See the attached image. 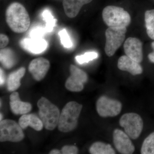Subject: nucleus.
<instances>
[{
    "label": "nucleus",
    "instance_id": "1",
    "mask_svg": "<svg viewBox=\"0 0 154 154\" xmlns=\"http://www.w3.org/2000/svg\"><path fill=\"white\" fill-rule=\"evenodd\" d=\"M6 20L14 32L22 33L27 31L30 25L29 14L25 7L20 3H12L6 11Z\"/></svg>",
    "mask_w": 154,
    "mask_h": 154
},
{
    "label": "nucleus",
    "instance_id": "2",
    "mask_svg": "<svg viewBox=\"0 0 154 154\" xmlns=\"http://www.w3.org/2000/svg\"><path fill=\"white\" fill-rule=\"evenodd\" d=\"M83 106L75 101L68 102L63 107L59 119L58 128L62 132H68L76 128Z\"/></svg>",
    "mask_w": 154,
    "mask_h": 154
},
{
    "label": "nucleus",
    "instance_id": "3",
    "mask_svg": "<svg viewBox=\"0 0 154 154\" xmlns=\"http://www.w3.org/2000/svg\"><path fill=\"white\" fill-rule=\"evenodd\" d=\"M39 118L45 129L52 131L58 125L60 112L58 108L48 99L42 97L37 102Z\"/></svg>",
    "mask_w": 154,
    "mask_h": 154
},
{
    "label": "nucleus",
    "instance_id": "4",
    "mask_svg": "<svg viewBox=\"0 0 154 154\" xmlns=\"http://www.w3.org/2000/svg\"><path fill=\"white\" fill-rule=\"evenodd\" d=\"M102 18L110 28H126L131 22L130 14L122 8L115 6L105 7L102 11Z\"/></svg>",
    "mask_w": 154,
    "mask_h": 154
},
{
    "label": "nucleus",
    "instance_id": "5",
    "mask_svg": "<svg viewBox=\"0 0 154 154\" xmlns=\"http://www.w3.org/2000/svg\"><path fill=\"white\" fill-rule=\"evenodd\" d=\"M119 123L124 128L125 133L133 140L137 139L143 129V120L137 113H128L123 114L119 119Z\"/></svg>",
    "mask_w": 154,
    "mask_h": 154
},
{
    "label": "nucleus",
    "instance_id": "6",
    "mask_svg": "<svg viewBox=\"0 0 154 154\" xmlns=\"http://www.w3.org/2000/svg\"><path fill=\"white\" fill-rule=\"evenodd\" d=\"M126 28H110L105 31V51L108 57H112L120 47L125 39Z\"/></svg>",
    "mask_w": 154,
    "mask_h": 154
},
{
    "label": "nucleus",
    "instance_id": "7",
    "mask_svg": "<svg viewBox=\"0 0 154 154\" xmlns=\"http://www.w3.org/2000/svg\"><path fill=\"white\" fill-rule=\"evenodd\" d=\"M22 128L16 122L5 119L0 122V141L18 142L25 137Z\"/></svg>",
    "mask_w": 154,
    "mask_h": 154
},
{
    "label": "nucleus",
    "instance_id": "8",
    "mask_svg": "<svg viewBox=\"0 0 154 154\" xmlns=\"http://www.w3.org/2000/svg\"><path fill=\"white\" fill-rule=\"evenodd\" d=\"M96 107L97 113L101 117H114L121 112L122 104L116 99L102 96L97 100Z\"/></svg>",
    "mask_w": 154,
    "mask_h": 154
},
{
    "label": "nucleus",
    "instance_id": "9",
    "mask_svg": "<svg viewBox=\"0 0 154 154\" xmlns=\"http://www.w3.org/2000/svg\"><path fill=\"white\" fill-rule=\"evenodd\" d=\"M70 72L71 75L66 82V88L72 92H79L82 91L84 84L88 82L87 73L73 65L70 66Z\"/></svg>",
    "mask_w": 154,
    "mask_h": 154
},
{
    "label": "nucleus",
    "instance_id": "10",
    "mask_svg": "<svg viewBox=\"0 0 154 154\" xmlns=\"http://www.w3.org/2000/svg\"><path fill=\"white\" fill-rule=\"evenodd\" d=\"M113 143L116 149L120 153L131 154L134 152L135 146L131 138L121 130H114L113 134Z\"/></svg>",
    "mask_w": 154,
    "mask_h": 154
},
{
    "label": "nucleus",
    "instance_id": "11",
    "mask_svg": "<svg viewBox=\"0 0 154 154\" xmlns=\"http://www.w3.org/2000/svg\"><path fill=\"white\" fill-rule=\"evenodd\" d=\"M125 53L126 55L140 63L143 60L142 42L140 39L134 37H129L124 44Z\"/></svg>",
    "mask_w": 154,
    "mask_h": 154
},
{
    "label": "nucleus",
    "instance_id": "12",
    "mask_svg": "<svg viewBox=\"0 0 154 154\" xmlns=\"http://www.w3.org/2000/svg\"><path fill=\"white\" fill-rule=\"evenodd\" d=\"M50 68L49 61L43 57H39L31 61L28 70L33 79L40 81L44 79Z\"/></svg>",
    "mask_w": 154,
    "mask_h": 154
},
{
    "label": "nucleus",
    "instance_id": "13",
    "mask_svg": "<svg viewBox=\"0 0 154 154\" xmlns=\"http://www.w3.org/2000/svg\"><path fill=\"white\" fill-rule=\"evenodd\" d=\"M25 50L31 53L38 54L44 51L47 47V42L42 38H25L20 42Z\"/></svg>",
    "mask_w": 154,
    "mask_h": 154
},
{
    "label": "nucleus",
    "instance_id": "14",
    "mask_svg": "<svg viewBox=\"0 0 154 154\" xmlns=\"http://www.w3.org/2000/svg\"><path fill=\"white\" fill-rule=\"evenodd\" d=\"M117 66L121 70L128 72L133 75L141 74L143 72V69L140 63L127 55L119 57Z\"/></svg>",
    "mask_w": 154,
    "mask_h": 154
},
{
    "label": "nucleus",
    "instance_id": "15",
    "mask_svg": "<svg viewBox=\"0 0 154 154\" xmlns=\"http://www.w3.org/2000/svg\"><path fill=\"white\" fill-rule=\"evenodd\" d=\"M10 105L12 112L16 115H24L32 109L30 103L21 101L17 92H14L10 96Z\"/></svg>",
    "mask_w": 154,
    "mask_h": 154
},
{
    "label": "nucleus",
    "instance_id": "16",
    "mask_svg": "<svg viewBox=\"0 0 154 154\" xmlns=\"http://www.w3.org/2000/svg\"><path fill=\"white\" fill-rule=\"evenodd\" d=\"M92 0H64L63 6L65 13L69 18L76 17L84 5L92 2Z\"/></svg>",
    "mask_w": 154,
    "mask_h": 154
},
{
    "label": "nucleus",
    "instance_id": "17",
    "mask_svg": "<svg viewBox=\"0 0 154 154\" xmlns=\"http://www.w3.org/2000/svg\"><path fill=\"white\" fill-rule=\"evenodd\" d=\"M19 124L22 129L30 126L37 131H40L44 126L40 118L34 114H24L20 117Z\"/></svg>",
    "mask_w": 154,
    "mask_h": 154
},
{
    "label": "nucleus",
    "instance_id": "18",
    "mask_svg": "<svg viewBox=\"0 0 154 154\" xmlns=\"http://www.w3.org/2000/svg\"><path fill=\"white\" fill-rule=\"evenodd\" d=\"M25 69L21 67L10 74L8 79V88L10 91H16L21 85L20 80L24 76Z\"/></svg>",
    "mask_w": 154,
    "mask_h": 154
},
{
    "label": "nucleus",
    "instance_id": "19",
    "mask_svg": "<svg viewBox=\"0 0 154 154\" xmlns=\"http://www.w3.org/2000/svg\"><path fill=\"white\" fill-rule=\"evenodd\" d=\"M89 152L92 154H116L112 146L102 142H96L93 143L89 149Z\"/></svg>",
    "mask_w": 154,
    "mask_h": 154
},
{
    "label": "nucleus",
    "instance_id": "20",
    "mask_svg": "<svg viewBox=\"0 0 154 154\" xmlns=\"http://www.w3.org/2000/svg\"><path fill=\"white\" fill-rule=\"evenodd\" d=\"M1 62L3 65L7 69L11 68L16 62L15 54L10 48L1 50Z\"/></svg>",
    "mask_w": 154,
    "mask_h": 154
},
{
    "label": "nucleus",
    "instance_id": "21",
    "mask_svg": "<svg viewBox=\"0 0 154 154\" xmlns=\"http://www.w3.org/2000/svg\"><path fill=\"white\" fill-rule=\"evenodd\" d=\"M145 22L147 34L149 38L154 40V10L146 11Z\"/></svg>",
    "mask_w": 154,
    "mask_h": 154
},
{
    "label": "nucleus",
    "instance_id": "22",
    "mask_svg": "<svg viewBox=\"0 0 154 154\" xmlns=\"http://www.w3.org/2000/svg\"><path fill=\"white\" fill-rule=\"evenodd\" d=\"M140 153L142 154H154V131L143 141Z\"/></svg>",
    "mask_w": 154,
    "mask_h": 154
},
{
    "label": "nucleus",
    "instance_id": "23",
    "mask_svg": "<svg viewBox=\"0 0 154 154\" xmlns=\"http://www.w3.org/2000/svg\"><path fill=\"white\" fill-rule=\"evenodd\" d=\"M42 17L46 23L45 28L46 32L47 33L51 32L55 26L56 20L53 16L51 12L48 9H45L42 12Z\"/></svg>",
    "mask_w": 154,
    "mask_h": 154
},
{
    "label": "nucleus",
    "instance_id": "24",
    "mask_svg": "<svg viewBox=\"0 0 154 154\" xmlns=\"http://www.w3.org/2000/svg\"><path fill=\"white\" fill-rule=\"evenodd\" d=\"M98 57V54L95 51H90L86 52L84 54L77 56L75 60L80 64L88 63L90 61H92Z\"/></svg>",
    "mask_w": 154,
    "mask_h": 154
},
{
    "label": "nucleus",
    "instance_id": "25",
    "mask_svg": "<svg viewBox=\"0 0 154 154\" xmlns=\"http://www.w3.org/2000/svg\"><path fill=\"white\" fill-rule=\"evenodd\" d=\"M61 42L66 48H70L72 46V42L67 31L65 29L60 30L59 33Z\"/></svg>",
    "mask_w": 154,
    "mask_h": 154
},
{
    "label": "nucleus",
    "instance_id": "26",
    "mask_svg": "<svg viewBox=\"0 0 154 154\" xmlns=\"http://www.w3.org/2000/svg\"><path fill=\"white\" fill-rule=\"evenodd\" d=\"M47 33L45 28L37 26L33 28L29 33L30 37L32 38H42L45 33Z\"/></svg>",
    "mask_w": 154,
    "mask_h": 154
},
{
    "label": "nucleus",
    "instance_id": "27",
    "mask_svg": "<svg viewBox=\"0 0 154 154\" xmlns=\"http://www.w3.org/2000/svg\"><path fill=\"white\" fill-rule=\"evenodd\" d=\"M79 149L75 146H65L61 149L62 153L63 154H76Z\"/></svg>",
    "mask_w": 154,
    "mask_h": 154
},
{
    "label": "nucleus",
    "instance_id": "28",
    "mask_svg": "<svg viewBox=\"0 0 154 154\" xmlns=\"http://www.w3.org/2000/svg\"><path fill=\"white\" fill-rule=\"evenodd\" d=\"M9 38L5 34H1L0 35V48L1 49L5 47L9 43Z\"/></svg>",
    "mask_w": 154,
    "mask_h": 154
},
{
    "label": "nucleus",
    "instance_id": "29",
    "mask_svg": "<svg viewBox=\"0 0 154 154\" xmlns=\"http://www.w3.org/2000/svg\"><path fill=\"white\" fill-rule=\"evenodd\" d=\"M151 46L153 49V51L152 53L149 54L148 57L150 61L152 62V63H154V41L152 42Z\"/></svg>",
    "mask_w": 154,
    "mask_h": 154
},
{
    "label": "nucleus",
    "instance_id": "30",
    "mask_svg": "<svg viewBox=\"0 0 154 154\" xmlns=\"http://www.w3.org/2000/svg\"><path fill=\"white\" fill-rule=\"evenodd\" d=\"M5 74H4V72L2 69L0 70V82H1V85H3L5 82Z\"/></svg>",
    "mask_w": 154,
    "mask_h": 154
},
{
    "label": "nucleus",
    "instance_id": "31",
    "mask_svg": "<svg viewBox=\"0 0 154 154\" xmlns=\"http://www.w3.org/2000/svg\"><path fill=\"white\" fill-rule=\"evenodd\" d=\"M60 151L57 149H53L49 152L50 154H60Z\"/></svg>",
    "mask_w": 154,
    "mask_h": 154
},
{
    "label": "nucleus",
    "instance_id": "32",
    "mask_svg": "<svg viewBox=\"0 0 154 154\" xmlns=\"http://www.w3.org/2000/svg\"><path fill=\"white\" fill-rule=\"evenodd\" d=\"M0 116H1V117H0V120H1V121H2V119H3L2 114V113H1V114H0Z\"/></svg>",
    "mask_w": 154,
    "mask_h": 154
},
{
    "label": "nucleus",
    "instance_id": "33",
    "mask_svg": "<svg viewBox=\"0 0 154 154\" xmlns=\"http://www.w3.org/2000/svg\"><path fill=\"white\" fill-rule=\"evenodd\" d=\"M2 106V100H1V107Z\"/></svg>",
    "mask_w": 154,
    "mask_h": 154
}]
</instances>
